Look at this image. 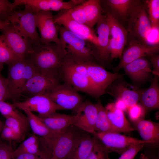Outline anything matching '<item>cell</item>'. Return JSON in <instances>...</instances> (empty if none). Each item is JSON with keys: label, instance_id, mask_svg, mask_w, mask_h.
Instances as JSON below:
<instances>
[{"label": "cell", "instance_id": "cell-38", "mask_svg": "<svg viewBox=\"0 0 159 159\" xmlns=\"http://www.w3.org/2000/svg\"><path fill=\"white\" fill-rule=\"evenodd\" d=\"M60 11L73 20L86 25L82 4Z\"/></svg>", "mask_w": 159, "mask_h": 159}, {"label": "cell", "instance_id": "cell-55", "mask_svg": "<svg viewBox=\"0 0 159 159\" xmlns=\"http://www.w3.org/2000/svg\"></svg>", "mask_w": 159, "mask_h": 159}, {"label": "cell", "instance_id": "cell-30", "mask_svg": "<svg viewBox=\"0 0 159 159\" xmlns=\"http://www.w3.org/2000/svg\"><path fill=\"white\" fill-rule=\"evenodd\" d=\"M84 132L76 143L69 159H86L94 144L93 137Z\"/></svg>", "mask_w": 159, "mask_h": 159}, {"label": "cell", "instance_id": "cell-26", "mask_svg": "<svg viewBox=\"0 0 159 159\" xmlns=\"http://www.w3.org/2000/svg\"><path fill=\"white\" fill-rule=\"evenodd\" d=\"M159 76L154 75L149 87L144 90L140 95L139 101L145 111L158 109L159 107Z\"/></svg>", "mask_w": 159, "mask_h": 159}, {"label": "cell", "instance_id": "cell-54", "mask_svg": "<svg viewBox=\"0 0 159 159\" xmlns=\"http://www.w3.org/2000/svg\"><path fill=\"white\" fill-rule=\"evenodd\" d=\"M2 69L0 68V71H1V70H2Z\"/></svg>", "mask_w": 159, "mask_h": 159}, {"label": "cell", "instance_id": "cell-5", "mask_svg": "<svg viewBox=\"0 0 159 159\" xmlns=\"http://www.w3.org/2000/svg\"><path fill=\"white\" fill-rule=\"evenodd\" d=\"M56 25L59 39L66 44L67 54L83 59H95L94 45L63 26Z\"/></svg>", "mask_w": 159, "mask_h": 159}, {"label": "cell", "instance_id": "cell-13", "mask_svg": "<svg viewBox=\"0 0 159 159\" xmlns=\"http://www.w3.org/2000/svg\"><path fill=\"white\" fill-rule=\"evenodd\" d=\"M95 136L105 145L109 153L114 152L121 155L133 145L148 143L143 140L115 132H97Z\"/></svg>", "mask_w": 159, "mask_h": 159}, {"label": "cell", "instance_id": "cell-22", "mask_svg": "<svg viewBox=\"0 0 159 159\" xmlns=\"http://www.w3.org/2000/svg\"><path fill=\"white\" fill-rule=\"evenodd\" d=\"M140 1L106 0L102 1L108 9L107 12L122 24L127 21L133 8Z\"/></svg>", "mask_w": 159, "mask_h": 159}, {"label": "cell", "instance_id": "cell-8", "mask_svg": "<svg viewBox=\"0 0 159 159\" xmlns=\"http://www.w3.org/2000/svg\"><path fill=\"white\" fill-rule=\"evenodd\" d=\"M12 25L26 35L33 46L41 43L40 37L37 30L35 13L28 8L19 11H12L7 18Z\"/></svg>", "mask_w": 159, "mask_h": 159}, {"label": "cell", "instance_id": "cell-47", "mask_svg": "<svg viewBox=\"0 0 159 159\" xmlns=\"http://www.w3.org/2000/svg\"><path fill=\"white\" fill-rule=\"evenodd\" d=\"M49 157L46 158L30 154L22 153L15 157V159H47Z\"/></svg>", "mask_w": 159, "mask_h": 159}, {"label": "cell", "instance_id": "cell-27", "mask_svg": "<svg viewBox=\"0 0 159 159\" xmlns=\"http://www.w3.org/2000/svg\"><path fill=\"white\" fill-rule=\"evenodd\" d=\"M39 117L50 129L56 132L61 133L70 126L73 125L75 115L56 112L47 117Z\"/></svg>", "mask_w": 159, "mask_h": 159}, {"label": "cell", "instance_id": "cell-40", "mask_svg": "<svg viewBox=\"0 0 159 159\" xmlns=\"http://www.w3.org/2000/svg\"><path fill=\"white\" fill-rule=\"evenodd\" d=\"M39 72L31 59L27 57L26 58L22 82L23 89L26 82L33 76Z\"/></svg>", "mask_w": 159, "mask_h": 159}, {"label": "cell", "instance_id": "cell-2", "mask_svg": "<svg viewBox=\"0 0 159 159\" xmlns=\"http://www.w3.org/2000/svg\"><path fill=\"white\" fill-rule=\"evenodd\" d=\"M85 61L67 54L60 70L59 76L63 82L69 84L77 91L91 96Z\"/></svg>", "mask_w": 159, "mask_h": 159}, {"label": "cell", "instance_id": "cell-16", "mask_svg": "<svg viewBox=\"0 0 159 159\" xmlns=\"http://www.w3.org/2000/svg\"><path fill=\"white\" fill-rule=\"evenodd\" d=\"M35 13L36 26L40 34L41 42H54L59 45L64 44L61 43L58 37L52 11H40Z\"/></svg>", "mask_w": 159, "mask_h": 159}, {"label": "cell", "instance_id": "cell-33", "mask_svg": "<svg viewBox=\"0 0 159 159\" xmlns=\"http://www.w3.org/2000/svg\"><path fill=\"white\" fill-rule=\"evenodd\" d=\"M17 59L4 35H0V68L2 69L4 64L8 65Z\"/></svg>", "mask_w": 159, "mask_h": 159}, {"label": "cell", "instance_id": "cell-41", "mask_svg": "<svg viewBox=\"0 0 159 159\" xmlns=\"http://www.w3.org/2000/svg\"><path fill=\"white\" fill-rule=\"evenodd\" d=\"M15 8L13 3L7 0H0V20H7Z\"/></svg>", "mask_w": 159, "mask_h": 159}, {"label": "cell", "instance_id": "cell-7", "mask_svg": "<svg viewBox=\"0 0 159 159\" xmlns=\"http://www.w3.org/2000/svg\"><path fill=\"white\" fill-rule=\"evenodd\" d=\"M62 110L76 112L84 101L83 97L68 83H60L45 93Z\"/></svg>", "mask_w": 159, "mask_h": 159}, {"label": "cell", "instance_id": "cell-35", "mask_svg": "<svg viewBox=\"0 0 159 159\" xmlns=\"http://www.w3.org/2000/svg\"><path fill=\"white\" fill-rule=\"evenodd\" d=\"M16 108L12 104L5 101L0 102V112L6 118L12 117L24 122L28 123L27 117L20 113Z\"/></svg>", "mask_w": 159, "mask_h": 159}, {"label": "cell", "instance_id": "cell-53", "mask_svg": "<svg viewBox=\"0 0 159 159\" xmlns=\"http://www.w3.org/2000/svg\"><path fill=\"white\" fill-rule=\"evenodd\" d=\"M47 159H55L53 156H52L49 157Z\"/></svg>", "mask_w": 159, "mask_h": 159}, {"label": "cell", "instance_id": "cell-37", "mask_svg": "<svg viewBox=\"0 0 159 159\" xmlns=\"http://www.w3.org/2000/svg\"><path fill=\"white\" fill-rule=\"evenodd\" d=\"M92 150L86 159H110L109 153L105 145L96 137L94 136Z\"/></svg>", "mask_w": 159, "mask_h": 159}, {"label": "cell", "instance_id": "cell-10", "mask_svg": "<svg viewBox=\"0 0 159 159\" xmlns=\"http://www.w3.org/2000/svg\"><path fill=\"white\" fill-rule=\"evenodd\" d=\"M110 29V59L120 58L127 41L128 33L122 24L107 12L105 15Z\"/></svg>", "mask_w": 159, "mask_h": 159}, {"label": "cell", "instance_id": "cell-44", "mask_svg": "<svg viewBox=\"0 0 159 159\" xmlns=\"http://www.w3.org/2000/svg\"><path fill=\"white\" fill-rule=\"evenodd\" d=\"M11 147L0 141V159H15Z\"/></svg>", "mask_w": 159, "mask_h": 159}, {"label": "cell", "instance_id": "cell-28", "mask_svg": "<svg viewBox=\"0 0 159 159\" xmlns=\"http://www.w3.org/2000/svg\"><path fill=\"white\" fill-rule=\"evenodd\" d=\"M135 129L143 140L153 144L159 141V123L143 119L135 123Z\"/></svg>", "mask_w": 159, "mask_h": 159}, {"label": "cell", "instance_id": "cell-21", "mask_svg": "<svg viewBox=\"0 0 159 159\" xmlns=\"http://www.w3.org/2000/svg\"><path fill=\"white\" fill-rule=\"evenodd\" d=\"M13 3L15 7L24 5L34 13L40 11H61L73 7L69 1L62 0H14Z\"/></svg>", "mask_w": 159, "mask_h": 159}, {"label": "cell", "instance_id": "cell-51", "mask_svg": "<svg viewBox=\"0 0 159 159\" xmlns=\"http://www.w3.org/2000/svg\"><path fill=\"white\" fill-rule=\"evenodd\" d=\"M140 159H150L148 156L143 153L140 154Z\"/></svg>", "mask_w": 159, "mask_h": 159}, {"label": "cell", "instance_id": "cell-9", "mask_svg": "<svg viewBox=\"0 0 159 159\" xmlns=\"http://www.w3.org/2000/svg\"><path fill=\"white\" fill-rule=\"evenodd\" d=\"M2 31L7 42L16 58L21 59L26 58L33 47L29 38L11 23Z\"/></svg>", "mask_w": 159, "mask_h": 159}, {"label": "cell", "instance_id": "cell-15", "mask_svg": "<svg viewBox=\"0 0 159 159\" xmlns=\"http://www.w3.org/2000/svg\"><path fill=\"white\" fill-rule=\"evenodd\" d=\"M121 78L117 79L107 88L106 92L117 99L124 101L128 108L139 101L141 94L144 90L130 84Z\"/></svg>", "mask_w": 159, "mask_h": 159}, {"label": "cell", "instance_id": "cell-42", "mask_svg": "<svg viewBox=\"0 0 159 159\" xmlns=\"http://www.w3.org/2000/svg\"><path fill=\"white\" fill-rule=\"evenodd\" d=\"M0 71V102L11 99L7 79L3 77Z\"/></svg>", "mask_w": 159, "mask_h": 159}, {"label": "cell", "instance_id": "cell-39", "mask_svg": "<svg viewBox=\"0 0 159 159\" xmlns=\"http://www.w3.org/2000/svg\"><path fill=\"white\" fill-rule=\"evenodd\" d=\"M146 111L141 104L138 103L129 107L127 110L130 120L135 123L144 119Z\"/></svg>", "mask_w": 159, "mask_h": 159}, {"label": "cell", "instance_id": "cell-17", "mask_svg": "<svg viewBox=\"0 0 159 159\" xmlns=\"http://www.w3.org/2000/svg\"><path fill=\"white\" fill-rule=\"evenodd\" d=\"M97 112L96 103L94 104L89 100L84 101L76 112L73 125L95 136L97 132L95 126Z\"/></svg>", "mask_w": 159, "mask_h": 159}, {"label": "cell", "instance_id": "cell-12", "mask_svg": "<svg viewBox=\"0 0 159 159\" xmlns=\"http://www.w3.org/2000/svg\"><path fill=\"white\" fill-rule=\"evenodd\" d=\"M159 51V44L150 45L135 40L129 41L127 46L123 52L120 62L114 70L117 72L137 59L157 54Z\"/></svg>", "mask_w": 159, "mask_h": 159}, {"label": "cell", "instance_id": "cell-43", "mask_svg": "<svg viewBox=\"0 0 159 159\" xmlns=\"http://www.w3.org/2000/svg\"><path fill=\"white\" fill-rule=\"evenodd\" d=\"M144 146L143 144L133 145L121 155L118 159H134L138 152Z\"/></svg>", "mask_w": 159, "mask_h": 159}, {"label": "cell", "instance_id": "cell-45", "mask_svg": "<svg viewBox=\"0 0 159 159\" xmlns=\"http://www.w3.org/2000/svg\"><path fill=\"white\" fill-rule=\"evenodd\" d=\"M1 132V138L3 140L9 141L18 140L12 130L4 125Z\"/></svg>", "mask_w": 159, "mask_h": 159}, {"label": "cell", "instance_id": "cell-20", "mask_svg": "<svg viewBox=\"0 0 159 159\" xmlns=\"http://www.w3.org/2000/svg\"><path fill=\"white\" fill-rule=\"evenodd\" d=\"M25 58L17 59L8 64V69L7 78L11 99L14 102H18V100L21 96Z\"/></svg>", "mask_w": 159, "mask_h": 159}, {"label": "cell", "instance_id": "cell-23", "mask_svg": "<svg viewBox=\"0 0 159 159\" xmlns=\"http://www.w3.org/2000/svg\"><path fill=\"white\" fill-rule=\"evenodd\" d=\"M123 69L126 74L136 83L145 81L152 73L150 62L145 57L131 62L125 66Z\"/></svg>", "mask_w": 159, "mask_h": 159}, {"label": "cell", "instance_id": "cell-29", "mask_svg": "<svg viewBox=\"0 0 159 159\" xmlns=\"http://www.w3.org/2000/svg\"><path fill=\"white\" fill-rule=\"evenodd\" d=\"M86 24L93 28L102 16L101 0H88L82 4Z\"/></svg>", "mask_w": 159, "mask_h": 159}, {"label": "cell", "instance_id": "cell-4", "mask_svg": "<svg viewBox=\"0 0 159 159\" xmlns=\"http://www.w3.org/2000/svg\"><path fill=\"white\" fill-rule=\"evenodd\" d=\"M128 40L148 43L152 29L145 1H140L133 8L127 21Z\"/></svg>", "mask_w": 159, "mask_h": 159}, {"label": "cell", "instance_id": "cell-34", "mask_svg": "<svg viewBox=\"0 0 159 159\" xmlns=\"http://www.w3.org/2000/svg\"><path fill=\"white\" fill-rule=\"evenodd\" d=\"M145 3L152 29H158L159 27V0H147L145 1Z\"/></svg>", "mask_w": 159, "mask_h": 159}, {"label": "cell", "instance_id": "cell-6", "mask_svg": "<svg viewBox=\"0 0 159 159\" xmlns=\"http://www.w3.org/2000/svg\"><path fill=\"white\" fill-rule=\"evenodd\" d=\"M85 132L74 125L59 134L48 146L47 151L55 159H69L77 141Z\"/></svg>", "mask_w": 159, "mask_h": 159}, {"label": "cell", "instance_id": "cell-1", "mask_svg": "<svg viewBox=\"0 0 159 159\" xmlns=\"http://www.w3.org/2000/svg\"><path fill=\"white\" fill-rule=\"evenodd\" d=\"M66 46L64 44L41 42L33 46L27 57L39 73L60 77V71L67 55Z\"/></svg>", "mask_w": 159, "mask_h": 159}, {"label": "cell", "instance_id": "cell-24", "mask_svg": "<svg viewBox=\"0 0 159 159\" xmlns=\"http://www.w3.org/2000/svg\"><path fill=\"white\" fill-rule=\"evenodd\" d=\"M21 110L26 115L29 124L34 134L42 137V142L45 145H49L61 133L53 131L50 129L38 116L29 110L23 108Z\"/></svg>", "mask_w": 159, "mask_h": 159}, {"label": "cell", "instance_id": "cell-36", "mask_svg": "<svg viewBox=\"0 0 159 159\" xmlns=\"http://www.w3.org/2000/svg\"><path fill=\"white\" fill-rule=\"evenodd\" d=\"M28 123L22 122L12 117L6 118L4 125L10 128L13 131L18 140L21 139L26 131Z\"/></svg>", "mask_w": 159, "mask_h": 159}, {"label": "cell", "instance_id": "cell-48", "mask_svg": "<svg viewBox=\"0 0 159 159\" xmlns=\"http://www.w3.org/2000/svg\"><path fill=\"white\" fill-rule=\"evenodd\" d=\"M114 104L115 107L117 109L122 110L123 112L127 111L128 107L125 102L122 100L120 99H117Z\"/></svg>", "mask_w": 159, "mask_h": 159}, {"label": "cell", "instance_id": "cell-31", "mask_svg": "<svg viewBox=\"0 0 159 159\" xmlns=\"http://www.w3.org/2000/svg\"><path fill=\"white\" fill-rule=\"evenodd\" d=\"M13 153L15 157L22 153H28L37 155L44 157L49 155L39 147V141L37 135L33 134L24 141L15 150Z\"/></svg>", "mask_w": 159, "mask_h": 159}, {"label": "cell", "instance_id": "cell-49", "mask_svg": "<svg viewBox=\"0 0 159 159\" xmlns=\"http://www.w3.org/2000/svg\"><path fill=\"white\" fill-rule=\"evenodd\" d=\"M85 0H70L69 1L71 3L73 7L81 5L84 3Z\"/></svg>", "mask_w": 159, "mask_h": 159}, {"label": "cell", "instance_id": "cell-18", "mask_svg": "<svg viewBox=\"0 0 159 159\" xmlns=\"http://www.w3.org/2000/svg\"><path fill=\"white\" fill-rule=\"evenodd\" d=\"M56 24L61 25L67 30L93 44H98L97 36L93 28L87 25L78 23L62 14L60 11L53 16Z\"/></svg>", "mask_w": 159, "mask_h": 159}, {"label": "cell", "instance_id": "cell-3", "mask_svg": "<svg viewBox=\"0 0 159 159\" xmlns=\"http://www.w3.org/2000/svg\"><path fill=\"white\" fill-rule=\"evenodd\" d=\"M95 59L86 61L87 75L89 80L91 91V96L96 98L106 92L108 87L124 74L110 72L97 63Z\"/></svg>", "mask_w": 159, "mask_h": 159}, {"label": "cell", "instance_id": "cell-50", "mask_svg": "<svg viewBox=\"0 0 159 159\" xmlns=\"http://www.w3.org/2000/svg\"><path fill=\"white\" fill-rule=\"evenodd\" d=\"M10 23L8 20H0V29L2 30L4 29Z\"/></svg>", "mask_w": 159, "mask_h": 159}, {"label": "cell", "instance_id": "cell-25", "mask_svg": "<svg viewBox=\"0 0 159 159\" xmlns=\"http://www.w3.org/2000/svg\"><path fill=\"white\" fill-rule=\"evenodd\" d=\"M105 108L110 123L116 132H127L135 130L127 120L124 112L116 108L114 103L108 104Z\"/></svg>", "mask_w": 159, "mask_h": 159}, {"label": "cell", "instance_id": "cell-19", "mask_svg": "<svg viewBox=\"0 0 159 159\" xmlns=\"http://www.w3.org/2000/svg\"><path fill=\"white\" fill-rule=\"evenodd\" d=\"M96 24L98 44L95 47L94 57L96 61L105 63L110 59V29L106 15H103Z\"/></svg>", "mask_w": 159, "mask_h": 159}, {"label": "cell", "instance_id": "cell-11", "mask_svg": "<svg viewBox=\"0 0 159 159\" xmlns=\"http://www.w3.org/2000/svg\"><path fill=\"white\" fill-rule=\"evenodd\" d=\"M12 104L20 109L25 108L32 112H36L39 114L38 116L40 117H47L58 110H62L46 94L35 95L23 101H18Z\"/></svg>", "mask_w": 159, "mask_h": 159}, {"label": "cell", "instance_id": "cell-52", "mask_svg": "<svg viewBox=\"0 0 159 159\" xmlns=\"http://www.w3.org/2000/svg\"><path fill=\"white\" fill-rule=\"evenodd\" d=\"M4 123L0 120V133L1 132L4 126Z\"/></svg>", "mask_w": 159, "mask_h": 159}, {"label": "cell", "instance_id": "cell-32", "mask_svg": "<svg viewBox=\"0 0 159 159\" xmlns=\"http://www.w3.org/2000/svg\"><path fill=\"white\" fill-rule=\"evenodd\" d=\"M96 104L98 112L95 126V132H116L110 123L105 108L103 106L101 100H98Z\"/></svg>", "mask_w": 159, "mask_h": 159}, {"label": "cell", "instance_id": "cell-46", "mask_svg": "<svg viewBox=\"0 0 159 159\" xmlns=\"http://www.w3.org/2000/svg\"><path fill=\"white\" fill-rule=\"evenodd\" d=\"M147 57L148 58L153 70L152 73L154 75L159 76V55L158 54L150 55Z\"/></svg>", "mask_w": 159, "mask_h": 159}, {"label": "cell", "instance_id": "cell-14", "mask_svg": "<svg viewBox=\"0 0 159 159\" xmlns=\"http://www.w3.org/2000/svg\"><path fill=\"white\" fill-rule=\"evenodd\" d=\"M62 80L59 76L39 72L26 82L21 95H25L31 97L45 94L61 83Z\"/></svg>", "mask_w": 159, "mask_h": 159}]
</instances>
